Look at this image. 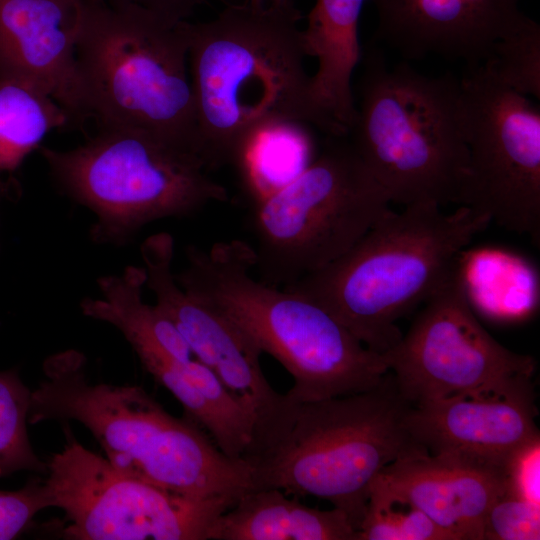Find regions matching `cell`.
I'll return each mask as SVG.
<instances>
[{
	"label": "cell",
	"instance_id": "obj_6",
	"mask_svg": "<svg viewBox=\"0 0 540 540\" xmlns=\"http://www.w3.org/2000/svg\"><path fill=\"white\" fill-rule=\"evenodd\" d=\"M347 138L391 203L459 204L468 168L460 79L389 68L371 49Z\"/></svg>",
	"mask_w": 540,
	"mask_h": 540
},
{
	"label": "cell",
	"instance_id": "obj_2",
	"mask_svg": "<svg viewBox=\"0 0 540 540\" xmlns=\"http://www.w3.org/2000/svg\"><path fill=\"white\" fill-rule=\"evenodd\" d=\"M409 406L388 375L377 387L356 394L309 402L284 394L242 457L252 469L254 489L326 500L358 531L382 470L425 450L405 425Z\"/></svg>",
	"mask_w": 540,
	"mask_h": 540
},
{
	"label": "cell",
	"instance_id": "obj_1",
	"mask_svg": "<svg viewBox=\"0 0 540 540\" xmlns=\"http://www.w3.org/2000/svg\"><path fill=\"white\" fill-rule=\"evenodd\" d=\"M301 19L294 0H282L229 4L209 21H184L198 153L207 170L236 165L251 132L271 120L347 136L313 99Z\"/></svg>",
	"mask_w": 540,
	"mask_h": 540
},
{
	"label": "cell",
	"instance_id": "obj_26",
	"mask_svg": "<svg viewBox=\"0 0 540 540\" xmlns=\"http://www.w3.org/2000/svg\"><path fill=\"white\" fill-rule=\"evenodd\" d=\"M500 82L540 99V26L531 19L517 32L499 40L482 63Z\"/></svg>",
	"mask_w": 540,
	"mask_h": 540
},
{
	"label": "cell",
	"instance_id": "obj_11",
	"mask_svg": "<svg viewBox=\"0 0 540 540\" xmlns=\"http://www.w3.org/2000/svg\"><path fill=\"white\" fill-rule=\"evenodd\" d=\"M47 462L52 507L64 513L73 540H207L214 520L237 500L197 499L128 476L66 431Z\"/></svg>",
	"mask_w": 540,
	"mask_h": 540
},
{
	"label": "cell",
	"instance_id": "obj_31",
	"mask_svg": "<svg viewBox=\"0 0 540 540\" xmlns=\"http://www.w3.org/2000/svg\"><path fill=\"white\" fill-rule=\"evenodd\" d=\"M12 190V185L9 177L0 176V204L4 198L9 197V192Z\"/></svg>",
	"mask_w": 540,
	"mask_h": 540
},
{
	"label": "cell",
	"instance_id": "obj_10",
	"mask_svg": "<svg viewBox=\"0 0 540 540\" xmlns=\"http://www.w3.org/2000/svg\"><path fill=\"white\" fill-rule=\"evenodd\" d=\"M468 168L459 205L540 240V109L483 65L460 79Z\"/></svg>",
	"mask_w": 540,
	"mask_h": 540
},
{
	"label": "cell",
	"instance_id": "obj_4",
	"mask_svg": "<svg viewBox=\"0 0 540 540\" xmlns=\"http://www.w3.org/2000/svg\"><path fill=\"white\" fill-rule=\"evenodd\" d=\"M490 223L463 205L449 213L431 202L390 209L344 255L282 288L312 299L383 355L402 336L398 319L455 275Z\"/></svg>",
	"mask_w": 540,
	"mask_h": 540
},
{
	"label": "cell",
	"instance_id": "obj_27",
	"mask_svg": "<svg viewBox=\"0 0 540 540\" xmlns=\"http://www.w3.org/2000/svg\"><path fill=\"white\" fill-rule=\"evenodd\" d=\"M540 506L509 489L490 507L484 522L483 540H538Z\"/></svg>",
	"mask_w": 540,
	"mask_h": 540
},
{
	"label": "cell",
	"instance_id": "obj_3",
	"mask_svg": "<svg viewBox=\"0 0 540 540\" xmlns=\"http://www.w3.org/2000/svg\"><path fill=\"white\" fill-rule=\"evenodd\" d=\"M85 364L75 350L45 360L28 423L77 421L115 469L187 497L237 500L254 489L251 467L226 456L191 419L169 414L139 386L90 382Z\"/></svg>",
	"mask_w": 540,
	"mask_h": 540
},
{
	"label": "cell",
	"instance_id": "obj_13",
	"mask_svg": "<svg viewBox=\"0 0 540 540\" xmlns=\"http://www.w3.org/2000/svg\"><path fill=\"white\" fill-rule=\"evenodd\" d=\"M141 256L145 286L185 339L194 358L211 369L253 415L254 429L270 420L284 394L267 381L260 364L263 353L234 321L178 284L172 271L173 237L166 232L148 237L141 245Z\"/></svg>",
	"mask_w": 540,
	"mask_h": 540
},
{
	"label": "cell",
	"instance_id": "obj_15",
	"mask_svg": "<svg viewBox=\"0 0 540 540\" xmlns=\"http://www.w3.org/2000/svg\"><path fill=\"white\" fill-rule=\"evenodd\" d=\"M91 1L0 0V79L41 89L74 128L90 119L76 52Z\"/></svg>",
	"mask_w": 540,
	"mask_h": 540
},
{
	"label": "cell",
	"instance_id": "obj_21",
	"mask_svg": "<svg viewBox=\"0 0 540 540\" xmlns=\"http://www.w3.org/2000/svg\"><path fill=\"white\" fill-rule=\"evenodd\" d=\"M144 267L129 266L121 274L98 279L100 298L81 302L83 314L116 327L135 353L189 361L192 351L172 321L154 304L143 301Z\"/></svg>",
	"mask_w": 540,
	"mask_h": 540
},
{
	"label": "cell",
	"instance_id": "obj_29",
	"mask_svg": "<svg viewBox=\"0 0 540 540\" xmlns=\"http://www.w3.org/2000/svg\"><path fill=\"white\" fill-rule=\"evenodd\" d=\"M508 489L539 503V440L523 449L508 467Z\"/></svg>",
	"mask_w": 540,
	"mask_h": 540
},
{
	"label": "cell",
	"instance_id": "obj_12",
	"mask_svg": "<svg viewBox=\"0 0 540 540\" xmlns=\"http://www.w3.org/2000/svg\"><path fill=\"white\" fill-rule=\"evenodd\" d=\"M383 356L410 405L531 381L536 368L533 357L506 348L481 325L463 263Z\"/></svg>",
	"mask_w": 540,
	"mask_h": 540
},
{
	"label": "cell",
	"instance_id": "obj_18",
	"mask_svg": "<svg viewBox=\"0 0 540 540\" xmlns=\"http://www.w3.org/2000/svg\"><path fill=\"white\" fill-rule=\"evenodd\" d=\"M366 0H315L302 40L317 60L311 91L317 106L347 132L356 117L352 76L362 59L358 28Z\"/></svg>",
	"mask_w": 540,
	"mask_h": 540
},
{
	"label": "cell",
	"instance_id": "obj_20",
	"mask_svg": "<svg viewBox=\"0 0 540 540\" xmlns=\"http://www.w3.org/2000/svg\"><path fill=\"white\" fill-rule=\"evenodd\" d=\"M138 358L226 456L242 459L252 441L255 419L211 369L196 358L185 362L155 354Z\"/></svg>",
	"mask_w": 540,
	"mask_h": 540
},
{
	"label": "cell",
	"instance_id": "obj_17",
	"mask_svg": "<svg viewBox=\"0 0 540 540\" xmlns=\"http://www.w3.org/2000/svg\"><path fill=\"white\" fill-rule=\"evenodd\" d=\"M373 486L411 503L449 540H483L486 515L509 483L500 472L420 450L386 466Z\"/></svg>",
	"mask_w": 540,
	"mask_h": 540
},
{
	"label": "cell",
	"instance_id": "obj_22",
	"mask_svg": "<svg viewBox=\"0 0 540 540\" xmlns=\"http://www.w3.org/2000/svg\"><path fill=\"white\" fill-rule=\"evenodd\" d=\"M74 128L69 114L41 89L0 79V176L9 177L54 129Z\"/></svg>",
	"mask_w": 540,
	"mask_h": 540
},
{
	"label": "cell",
	"instance_id": "obj_23",
	"mask_svg": "<svg viewBox=\"0 0 540 540\" xmlns=\"http://www.w3.org/2000/svg\"><path fill=\"white\" fill-rule=\"evenodd\" d=\"M309 127L295 120H271L248 136L236 166L257 199L284 185L313 160Z\"/></svg>",
	"mask_w": 540,
	"mask_h": 540
},
{
	"label": "cell",
	"instance_id": "obj_14",
	"mask_svg": "<svg viewBox=\"0 0 540 540\" xmlns=\"http://www.w3.org/2000/svg\"><path fill=\"white\" fill-rule=\"evenodd\" d=\"M531 381L410 405L405 425L429 454L456 458L508 477V467L539 440Z\"/></svg>",
	"mask_w": 540,
	"mask_h": 540
},
{
	"label": "cell",
	"instance_id": "obj_8",
	"mask_svg": "<svg viewBox=\"0 0 540 540\" xmlns=\"http://www.w3.org/2000/svg\"><path fill=\"white\" fill-rule=\"evenodd\" d=\"M40 153L60 191L95 215L98 244L123 246L153 221L228 200L197 155L142 129L99 126L76 148Z\"/></svg>",
	"mask_w": 540,
	"mask_h": 540
},
{
	"label": "cell",
	"instance_id": "obj_7",
	"mask_svg": "<svg viewBox=\"0 0 540 540\" xmlns=\"http://www.w3.org/2000/svg\"><path fill=\"white\" fill-rule=\"evenodd\" d=\"M184 21L92 0L77 63L99 126L142 129L200 158Z\"/></svg>",
	"mask_w": 540,
	"mask_h": 540
},
{
	"label": "cell",
	"instance_id": "obj_25",
	"mask_svg": "<svg viewBox=\"0 0 540 540\" xmlns=\"http://www.w3.org/2000/svg\"><path fill=\"white\" fill-rule=\"evenodd\" d=\"M358 540H449L423 512L406 500L372 486Z\"/></svg>",
	"mask_w": 540,
	"mask_h": 540
},
{
	"label": "cell",
	"instance_id": "obj_24",
	"mask_svg": "<svg viewBox=\"0 0 540 540\" xmlns=\"http://www.w3.org/2000/svg\"><path fill=\"white\" fill-rule=\"evenodd\" d=\"M31 391L17 369L0 371V478L18 471L47 473L29 441Z\"/></svg>",
	"mask_w": 540,
	"mask_h": 540
},
{
	"label": "cell",
	"instance_id": "obj_9",
	"mask_svg": "<svg viewBox=\"0 0 540 540\" xmlns=\"http://www.w3.org/2000/svg\"><path fill=\"white\" fill-rule=\"evenodd\" d=\"M390 204L347 136H327L302 171L256 199L253 270L266 284H292L344 255Z\"/></svg>",
	"mask_w": 540,
	"mask_h": 540
},
{
	"label": "cell",
	"instance_id": "obj_19",
	"mask_svg": "<svg viewBox=\"0 0 540 540\" xmlns=\"http://www.w3.org/2000/svg\"><path fill=\"white\" fill-rule=\"evenodd\" d=\"M207 540H358L341 510L307 506L276 488L253 489L212 523Z\"/></svg>",
	"mask_w": 540,
	"mask_h": 540
},
{
	"label": "cell",
	"instance_id": "obj_30",
	"mask_svg": "<svg viewBox=\"0 0 540 540\" xmlns=\"http://www.w3.org/2000/svg\"><path fill=\"white\" fill-rule=\"evenodd\" d=\"M113 8H138L163 21L176 24L187 20L195 9L212 0H103Z\"/></svg>",
	"mask_w": 540,
	"mask_h": 540
},
{
	"label": "cell",
	"instance_id": "obj_28",
	"mask_svg": "<svg viewBox=\"0 0 540 540\" xmlns=\"http://www.w3.org/2000/svg\"><path fill=\"white\" fill-rule=\"evenodd\" d=\"M48 507H52V499L44 481L32 479L21 489L0 490V540L17 537Z\"/></svg>",
	"mask_w": 540,
	"mask_h": 540
},
{
	"label": "cell",
	"instance_id": "obj_32",
	"mask_svg": "<svg viewBox=\"0 0 540 540\" xmlns=\"http://www.w3.org/2000/svg\"><path fill=\"white\" fill-rule=\"evenodd\" d=\"M246 1L254 5H265L269 3L279 2L282 0H246Z\"/></svg>",
	"mask_w": 540,
	"mask_h": 540
},
{
	"label": "cell",
	"instance_id": "obj_5",
	"mask_svg": "<svg viewBox=\"0 0 540 540\" xmlns=\"http://www.w3.org/2000/svg\"><path fill=\"white\" fill-rule=\"evenodd\" d=\"M178 284L234 321L293 379L285 393L309 402L371 390L389 373L382 354L357 339L312 299L252 275L251 245L217 242L209 249L189 245Z\"/></svg>",
	"mask_w": 540,
	"mask_h": 540
},
{
	"label": "cell",
	"instance_id": "obj_16",
	"mask_svg": "<svg viewBox=\"0 0 540 540\" xmlns=\"http://www.w3.org/2000/svg\"><path fill=\"white\" fill-rule=\"evenodd\" d=\"M377 15L374 40L405 59L434 54L466 67L487 60L494 45L532 18L521 0H366Z\"/></svg>",
	"mask_w": 540,
	"mask_h": 540
}]
</instances>
